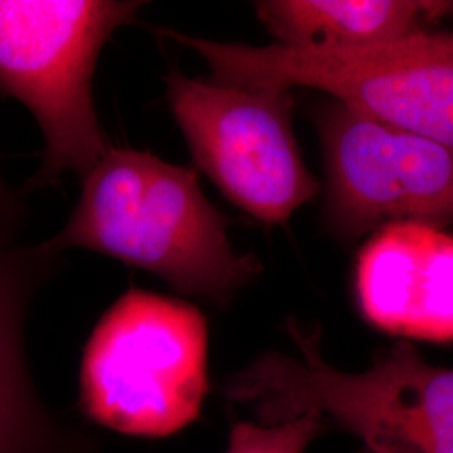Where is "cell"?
<instances>
[{"mask_svg": "<svg viewBox=\"0 0 453 453\" xmlns=\"http://www.w3.org/2000/svg\"><path fill=\"white\" fill-rule=\"evenodd\" d=\"M163 35L195 50L211 81L243 88H314L400 130L453 148V33L420 31L372 48L304 50Z\"/></svg>", "mask_w": 453, "mask_h": 453, "instance_id": "obj_4", "label": "cell"}, {"mask_svg": "<svg viewBox=\"0 0 453 453\" xmlns=\"http://www.w3.org/2000/svg\"><path fill=\"white\" fill-rule=\"evenodd\" d=\"M41 249L49 256L97 252L213 304L228 303L260 271L259 260L234 250L226 219L202 192L194 168L114 146L82 180L65 226Z\"/></svg>", "mask_w": 453, "mask_h": 453, "instance_id": "obj_1", "label": "cell"}, {"mask_svg": "<svg viewBox=\"0 0 453 453\" xmlns=\"http://www.w3.org/2000/svg\"><path fill=\"white\" fill-rule=\"evenodd\" d=\"M357 297L374 327L411 340L453 341V237L440 226H383L359 252Z\"/></svg>", "mask_w": 453, "mask_h": 453, "instance_id": "obj_8", "label": "cell"}, {"mask_svg": "<svg viewBox=\"0 0 453 453\" xmlns=\"http://www.w3.org/2000/svg\"><path fill=\"white\" fill-rule=\"evenodd\" d=\"M326 222L359 237L400 222H453V148L400 130L340 101L318 113Z\"/></svg>", "mask_w": 453, "mask_h": 453, "instance_id": "obj_7", "label": "cell"}, {"mask_svg": "<svg viewBox=\"0 0 453 453\" xmlns=\"http://www.w3.org/2000/svg\"><path fill=\"white\" fill-rule=\"evenodd\" d=\"M301 357L267 353L224 383L226 400L274 425L318 415L363 440L370 453H453V368L408 342L381 349L359 372L324 361L319 334L289 321Z\"/></svg>", "mask_w": 453, "mask_h": 453, "instance_id": "obj_2", "label": "cell"}, {"mask_svg": "<svg viewBox=\"0 0 453 453\" xmlns=\"http://www.w3.org/2000/svg\"><path fill=\"white\" fill-rule=\"evenodd\" d=\"M361 453H370V452H366V450H363V452H361Z\"/></svg>", "mask_w": 453, "mask_h": 453, "instance_id": "obj_13", "label": "cell"}, {"mask_svg": "<svg viewBox=\"0 0 453 453\" xmlns=\"http://www.w3.org/2000/svg\"><path fill=\"white\" fill-rule=\"evenodd\" d=\"M22 215L20 200L0 177V239H11V234L22 222Z\"/></svg>", "mask_w": 453, "mask_h": 453, "instance_id": "obj_12", "label": "cell"}, {"mask_svg": "<svg viewBox=\"0 0 453 453\" xmlns=\"http://www.w3.org/2000/svg\"><path fill=\"white\" fill-rule=\"evenodd\" d=\"M207 391V323L183 301L131 288L86 344L80 403L114 432L173 435L196 420Z\"/></svg>", "mask_w": 453, "mask_h": 453, "instance_id": "obj_5", "label": "cell"}, {"mask_svg": "<svg viewBox=\"0 0 453 453\" xmlns=\"http://www.w3.org/2000/svg\"><path fill=\"white\" fill-rule=\"evenodd\" d=\"M145 2L0 0V96L33 113L44 158L29 187L86 179L111 148L97 121L93 78L99 52Z\"/></svg>", "mask_w": 453, "mask_h": 453, "instance_id": "obj_3", "label": "cell"}, {"mask_svg": "<svg viewBox=\"0 0 453 453\" xmlns=\"http://www.w3.org/2000/svg\"><path fill=\"white\" fill-rule=\"evenodd\" d=\"M256 12L277 44L304 50H349L391 42L453 16V2L264 0Z\"/></svg>", "mask_w": 453, "mask_h": 453, "instance_id": "obj_10", "label": "cell"}, {"mask_svg": "<svg viewBox=\"0 0 453 453\" xmlns=\"http://www.w3.org/2000/svg\"><path fill=\"white\" fill-rule=\"evenodd\" d=\"M165 82L195 165L234 205L279 226L316 196L319 183L296 142L288 89L194 80L177 69Z\"/></svg>", "mask_w": 453, "mask_h": 453, "instance_id": "obj_6", "label": "cell"}, {"mask_svg": "<svg viewBox=\"0 0 453 453\" xmlns=\"http://www.w3.org/2000/svg\"><path fill=\"white\" fill-rule=\"evenodd\" d=\"M58 256L41 245L0 239V453H89L91 445L54 420L34 388L24 324L34 294L52 275Z\"/></svg>", "mask_w": 453, "mask_h": 453, "instance_id": "obj_9", "label": "cell"}, {"mask_svg": "<svg viewBox=\"0 0 453 453\" xmlns=\"http://www.w3.org/2000/svg\"><path fill=\"white\" fill-rule=\"evenodd\" d=\"M324 425L318 415L274 425L241 421L232 428L226 453H304Z\"/></svg>", "mask_w": 453, "mask_h": 453, "instance_id": "obj_11", "label": "cell"}]
</instances>
